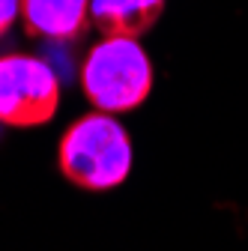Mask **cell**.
<instances>
[{
    "mask_svg": "<svg viewBox=\"0 0 248 251\" xmlns=\"http://www.w3.org/2000/svg\"><path fill=\"white\" fill-rule=\"evenodd\" d=\"M63 176L90 192H105L126 182L132 171V144L117 114L93 111L75 120L60 141Z\"/></svg>",
    "mask_w": 248,
    "mask_h": 251,
    "instance_id": "1",
    "label": "cell"
},
{
    "mask_svg": "<svg viewBox=\"0 0 248 251\" xmlns=\"http://www.w3.org/2000/svg\"><path fill=\"white\" fill-rule=\"evenodd\" d=\"M81 87L96 111H135L152 87V66L138 36L105 33L81 63Z\"/></svg>",
    "mask_w": 248,
    "mask_h": 251,
    "instance_id": "2",
    "label": "cell"
},
{
    "mask_svg": "<svg viewBox=\"0 0 248 251\" xmlns=\"http://www.w3.org/2000/svg\"><path fill=\"white\" fill-rule=\"evenodd\" d=\"M60 78L45 57H0V123L33 129L54 117L60 102Z\"/></svg>",
    "mask_w": 248,
    "mask_h": 251,
    "instance_id": "3",
    "label": "cell"
},
{
    "mask_svg": "<svg viewBox=\"0 0 248 251\" xmlns=\"http://www.w3.org/2000/svg\"><path fill=\"white\" fill-rule=\"evenodd\" d=\"M21 18L33 36L72 42L90 24V0H21Z\"/></svg>",
    "mask_w": 248,
    "mask_h": 251,
    "instance_id": "4",
    "label": "cell"
},
{
    "mask_svg": "<svg viewBox=\"0 0 248 251\" xmlns=\"http://www.w3.org/2000/svg\"><path fill=\"white\" fill-rule=\"evenodd\" d=\"M165 0H90V18L105 33L141 36L156 24Z\"/></svg>",
    "mask_w": 248,
    "mask_h": 251,
    "instance_id": "5",
    "label": "cell"
},
{
    "mask_svg": "<svg viewBox=\"0 0 248 251\" xmlns=\"http://www.w3.org/2000/svg\"><path fill=\"white\" fill-rule=\"evenodd\" d=\"M42 57L48 60V66L57 72L60 84H66L75 78V57H72V48L69 42H60V39H48V48L42 51Z\"/></svg>",
    "mask_w": 248,
    "mask_h": 251,
    "instance_id": "6",
    "label": "cell"
},
{
    "mask_svg": "<svg viewBox=\"0 0 248 251\" xmlns=\"http://www.w3.org/2000/svg\"><path fill=\"white\" fill-rule=\"evenodd\" d=\"M18 15H21V0H0V36L15 24Z\"/></svg>",
    "mask_w": 248,
    "mask_h": 251,
    "instance_id": "7",
    "label": "cell"
}]
</instances>
